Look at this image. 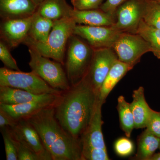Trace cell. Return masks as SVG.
<instances>
[{
	"mask_svg": "<svg viewBox=\"0 0 160 160\" xmlns=\"http://www.w3.org/2000/svg\"><path fill=\"white\" fill-rule=\"evenodd\" d=\"M98 100V95L82 79L60 95L54 106L55 116L63 129L80 141L91 121Z\"/></svg>",
	"mask_w": 160,
	"mask_h": 160,
	"instance_id": "6da1fadb",
	"label": "cell"
},
{
	"mask_svg": "<svg viewBox=\"0 0 160 160\" xmlns=\"http://www.w3.org/2000/svg\"><path fill=\"white\" fill-rule=\"evenodd\" d=\"M33 126L52 160H82V147L55 116L54 106L25 119Z\"/></svg>",
	"mask_w": 160,
	"mask_h": 160,
	"instance_id": "7a4b0ae2",
	"label": "cell"
},
{
	"mask_svg": "<svg viewBox=\"0 0 160 160\" xmlns=\"http://www.w3.org/2000/svg\"><path fill=\"white\" fill-rule=\"evenodd\" d=\"M77 24L71 17L54 21V24L46 42L25 41L23 44L34 48L43 56L52 59L65 65L66 50L69 38L73 34Z\"/></svg>",
	"mask_w": 160,
	"mask_h": 160,
	"instance_id": "3957f363",
	"label": "cell"
},
{
	"mask_svg": "<svg viewBox=\"0 0 160 160\" xmlns=\"http://www.w3.org/2000/svg\"><path fill=\"white\" fill-rule=\"evenodd\" d=\"M94 51V49L78 36L73 34L69 38L64 66L71 86L77 84L85 76Z\"/></svg>",
	"mask_w": 160,
	"mask_h": 160,
	"instance_id": "277c9868",
	"label": "cell"
},
{
	"mask_svg": "<svg viewBox=\"0 0 160 160\" xmlns=\"http://www.w3.org/2000/svg\"><path fill=\"white\" fill-rule=\"evenodd\" d=\"M28 48L30 57L29 65L32 71L55 89L62 92L69 89L71 85L62 64L43 56L33 47Z\"/></svg>",
	"mask_w": 160,
	"mask_h": 160,
	"instance_id": "5b68a950",
	"label": "cell"
},
{
	"mask_svg": "<svg viewBox=\"0 0 160 160\" xmlns=\"http://www.w3.org/2000/svg\"><path fill=\"white\" fill-rule=\"evenodd\" d=\"M0 86L23 89L36 94L59 95L63 92L52 88L33 72H25L5 67L0 68Z\"/></svg>",
	"mask_w": 160,
	"mask_h": 160,
	"instance_id": "8992f818",
	"label": "cell"
},
{
	"mask_svg": "<svg viewBox=\"0 0 160 160\" xmlns=\"http://www.w3.org/2000/svg\"><path fill=\"white\" fill-rule=\"evenodd\" d=\"M112 49L118 60L134 67L143 55L152 52L150 44L138 33L122 32L115 43Z\"/></svg>",
	"mask_w": 160,
	"mask_h": 160,
	"instance_id": "52a82bcc",
	"label": "cell"
},
{
	"mask_svg": "<svg viewBox=\"0 0 160 160\" xmlns=\"http://www.w3.org/2000/svg\"><path fill=\"white\" fill-rule=\"evenodd\" d=\"M118 60L112 48L94 49L91 63L82 79L98 95L107 75Z\"/></svg>",
	"mask_w": 160,
	"mask_h": 160,
	"instance_id": "ba28073f",
	"label": "cell"
},
{
	"mask_svg": "<svg viewBox=\"0 0 160 160\" xmlns=\"http://www.w3.org/2000/svg\"><path fill=\"white\" fill-rule=\"evenodd\" d=\"M148 0H127L119 6L115 13L116 22L112 26L122 32L137 33L146 13Z\"/></svg>",
	"mask_w": 160,
	"mask_h": 160,
	"instance_id": "9c48e42d",
	"label": "cell"
},
{
	"mask_svg": "<svg viewBox=\"0 0 160 160\" xmlns=\"http://www.w3.org/2000/svg\"><path fill=\"white\" fill-rule=\"evenodd\" d=\"M122 32L112 26H89L77 24L73 34L86 41L94 49L112 48Z\"/></svg>",
	"mask_w": 160,
	"mask_h": 160,
	"instance_id": "30bf717a",
	"label": "cell"
},
{
	"mask_svg": "<svg viewBox=\"0 0 160 160\" xmlns=\"http://www.w3.org/2000/svg\"><path fill=\"white\" fill-rule=\"evenodd\" d=\"M9 128L13 137L35 152L41 160H52L38 132L27 120H18L15 126Z\"/></svg>",
	"mask_w": 160,
	"mask_h": 160,
	"instance_id": "8fae6325",
	"label": "cell"
},
{
	"mask_svg": "<svg viewBox=\"0 0 160 160\" xmlns=\"http://www.w3.org/2000/svg\"><path fill=\"white\" fill-rule=\"evenodd\" d=\"M103 104L98 99L91 121L80 138L82 154L92 149H107L102 131L103 122L102 110Z\"/></svg>",
	"mask_w": 160,
	"mask_h": 160,
	"instance_id": "7c38bea8",
	"label": "cell"
},
{
	"mask_svg": "<svg viewBox=\"0 0 160 160\" xmlns=\"http://www.w3.org/2000/svg\"><path fill=\"white\" fill-rule=\"evenodd\" d=\"M32 17L2 20L0 26L1 40L11 49L24 43L28 37Z\"/></svg>",
	"mask_w": 160,
	"mask_h": 160,
	"instance_id": "4fadbf2b",
	"label": "cell"
},
{
	"mask_svg": "<svg viewBox=\"0 0 160 160\" xmlns=\"http://www.w3.org/2000/svg\"><path fill=\"white\" fill-rule=\"evenodd\" d=\"M60 95L36 94L23 89L8 86H0V104L6 105H17L37 101H55Z\"/></svg>",
	"mask_w": 160,
	"mask_h": 160,
	"instance_id": "5bb4252c",
	"label": "cell"
},
{
	"mask_svg": "<svg viewBox=\"0 0 160 160\" xmlns=\"http://www.w3.org/2000/svg\"><path fill=\"white\" fill-rule=\"evenodd\" d=\"M38 6L33 0H0V16L2 20L30 17Z\"/></svg>",
	"mask_w": 160,
	"mask_h": 160,
	"instance_id": "9a60e30c",
	"label": "cell"
},
{
	"mask_svg": "<svg viewBox=\"0 0 160 160\" xmlns=\"http://www.w3.org/2000/svg\"><path fill=\"white\" fill-rule=\"evenodd\" d=\"M77 24L89 26H112L115 16L100 9L78 10L72 9L70 14Z\"/></svg>",
	"mask_w": 160,
	"mask_h": 160,
	"instance_id": "2e32d148",
	"label": "cell"
},
{
	"mask_svg": "<svg viewBox=\"0 0 160 160\" xmlns=\"http://www.w3.org/2000/svg\"><path fill=\"white\" fill-rule=\"evenodd\" d=\"M57 101H37L12 105L0 104V108L18 121L27 118L43 109L54 106Z\"/></svg>",
	"mask_w": 160,
	"mask_h": 160,
	"instance_id": "e0dca14e",
	"label": "cell"
},
{
	"mask_svg": "<svg viewBox=\"0 0 160 160\" xmlns=\"http://www.w3.org/2000/svg\"><path fill=\"white\" fill-rule=\"evenodd\" d=\"M132 97V101L130 104L134 118L135 128L138 129L146 128L152 109L146 102L142 86H140L134 90Z\"/></svg>",
	"mask_w": 160,
	"mask_h": 160,
	"instance_id": "ac0fdd59",
	"label": "cell"
},
{
	"mask_svg": "<svg viewBox=\"0 0 160 160\" xmlns=\"http://www.w3.org/2000/svg\"><path fill=\"white\" fill-rule=\"evenodd\" d=\"M73 8L66 0H44L38 6L36 12L52 21L70 17Z\"/></svg>",
	"mask_w": 160,
	"mask_h": 160,
	"instance_id": "d6986e66",
	"label": "cell"
},
{
	"mask_svg": "<svg viewBox=\"0 0 160 160\" xmlns=\"http://www.w3.org/2000/svg\"><path fill=\"white\" fill-rule=\"evenodd\" d=\"M132 68L131 66L118 60L116 61L101 87L98 94L99 99L105 103L107 97L116 85Z\"/></svg>",
	"mask_w": 160,
	"mask_h": 160,
	"instance_id": "ffe728a7",
	"label": "cell"
},
{
	"mask_svg": "<svg viewBox=\"0 0 160 160\" xmlns=\"http://www.w3.org/2000/svg\"><path fill=\"white\" fill-rule=\"evenodd\" d=\"M54 24V21L35 12L32 17L28 37L25 41L36 43L46 42Z\"/></svg>",
	"mask_w": 160,
	"mask_h": 160,
	"instance_id": "44dd1931",
	"label": "cell"
},
{
	"mask_svg": "<svg viewBox=\"0 0 160 160\" xmlns=\"http://www.w3.org/2000/svg\"><path fill=\"white\" fill-rule=\"evenodd\" d=\"M160 144V138L146 129L138 138V150L134 159L149 160L159 148Z\"/></svg>",
	"mask_w": 160,
	"mask_h": 160,
	"instance_id": "7402d4cb",
	"label": "cell"
},
{
	"mask_svg": "<svg viewBox=\"0 0 160 160\" xmlns=\"http://www.w3.org/2000/svg\"><path fill=\"white\" fill-rule=\"evenodd\" d=\"M121 129L126 137L130 138L132 130L135 128L134 120L130 103L126 102L125 97L120 96L118 98L117 106Z\"/></svg>",
	"mask_w": 160,
	"mask_h": 160,
	"instance_id": "603a6c76",
	"label": "cell"
},
{
	"mask_svg": "<svg viewBox=\"0 0 160 160\" xmlns=\"http://www.w3.org/2000/svg\"><path fill=\"white\" fill-rule=\"evenodd\" d=\"M137 33L150 44L152 52L158 59H160V29L149 26L142 19L139 25Z\"/></svg>",
	"mask_w": 160,
	"mask_h": 160,
	"instance_id": "cb8c5ba5",
	"label": "cell"
},
{
	"mask_svg": "<svg viewBox=\"0 0 160 160\" xmlns=\"http://www.w3.org/2000/svg\"><path fill=\"white\" fill-rule=\"evenodd\" d=\"M143 20L149 26L160 29V3L148 0Z\"/></svg>",
	"mask_w": 160,
	"mask_h": 160,
	"instance_id": "d4e9b609",
	"label": "cell"
},
{
	"mask_svg": "<svg viewBox=\"0 0 160 160\" xmlns=\"http://www.w3.org/2000/svg\"><path fill=\"white\" fill-rule=\"evenodd\" d=\"M2 135L6 160H18L17 150L15 143L14 138L12 136L9 127L1 128Z\"/></svg>",
	"mask_w": 160,
	"mask_h": 160,
	"instance_id": "484cf974",
	"label": "cell"
},
{
	"mask_svg": "<svg viewBox=\"0 0 160 160\" xmlns=\"http://www.w3.org/2000/svg\"><path fill=\"white\" fill-rule=\"evenodd\" d=\"M9 46L1 40L0 41V60L4 64L5 67L12 70L21 71L18 67L16 61L10 53Z\"/></svg>",
	"mask_w": 160,
	"mask_h": 160,
	"instance_id": "4316f807",
	"label": "cell"
},
{
	"mask_svg": "<svg viewBox=\"0 0 160 160\" xmlns=\"http://www.w3.org/2000/svg\"><path fill=\"white\" fill-rule=\"evenodd\" d=\"M128 137L121 138L116 141L114 149L118 155L122 157H128L132 154L134 150V145Z\"/></svg>",
	"mask_w": 160,
	"mask_h": 160,
	"instance_id": "83f0119b",
	"label": "cell"
},
{
	"mask_svg": "<svg viewBox=\"0 0 160 160\" xmlns=\"http://www.w3.org/2000/svg\"><path fill=\"white\" fill-rule=\"evenodd\" d=\"M14 138L17 150L18 160H41L39 157L35 152Z\"/></svg>",
	"mask_w": 160,
	"mask_h": 160,
	"instance_id": "f1b7e54d",
	"label": "cell"
},
{
	"mask_svg": "<svg viewBox=\"0 0 160 160\" xmlns=\"http://www.w3.org/2000/svg\"><path fill=\"white\" fill-rule=\"evenodd\" d=\"M104 0H71L74 9L78 10L99 9Z\"/></svg>",
	"mask_w": 160,
	"mask_h": 160,
	"instance_id": "f546056e",
	"label": "cell"
},
{
	"mask_svg": "<svg viewBox=\"0 0 160 160\" xmlns=\"http://www.w3.org/2000/svg\"><path fill=\"white\" fill-rule=\"evenodd\" d=\"M146 129L160 138V112L152 109L146 124Z\"/></svg>",
	"mask_w": 160,
	"mask_h": 160,
	"instance_id": "4dcf8cb0",
	"label": "cell"
},
{
	"mask_svg": "<svg viewBox=\"0 0 160 160\" xmlns=\"http://www.w3.org/2000/svg\"><path fill=\"white\" fill-rule=\"evenodd\" d=\"M127 0H106L100 6V9L108 13L115 15L119 6Z\"/></svg>",
	"mask_w": 160,
	"mask_h": 160,
	"instance_id": "1f68e13d",
	"label": "cell"
},
{
	"mask_svg": "<svg viewBox=\"0 0 160 160\" xmlns=\"http://www.w3.org/2000/svg\"><path fill=\"white\" fill-rule=\"evenodd\" d=\"M18 121L6 111L0 108V128L12 127L17 124Z\"/></svg>",
	"mask_w": 160,
	"mask_h": 160,
	"instance_id": "d6a6232c",
	"label": "cell"
},
{
	"mask_svg": "<svg viewBox=\"0 0 160 160\" xmlns=\"http://www.w3.org/2000/svg\"><path fill=\"white\" fill-rule=\"evenodd\" d=\"M149 160H160V152L154 153L149 158Z\"/></svg>",
	"mask_w": 160,
	"mask_h": 160,
	"instance_id": "836d02e7",
	"label": "cell"
},
{
	"mask_svg": "<svg viewBox=\"0 0 160 160\" xmlns=\"http://www.w3.org/2000/svg\"><path fill=\"white\" fill-rule=\"evenodd\" d=\"M44 1V0H33V1H34L38 6L42 2Z\"/></svg>",
	"mask_w": 160,
	"mask_h": 160,
	"instance_id": "e575fe53",
	"label": "cell"
},
{
	"mask_svg": "<svg viewBox=\"0 0 160 160\" xmlns=\"http://www.w3.org/2000/svg\"><path fill=\"white\" fill-rule=\"evenodd\" d=\"M155 1H156L157 2H158L160 3V0H155Z\"/></svg>",
	"mask_w": 160,
	"mask_h": 160,
	"instance_id": "d590c367",
	"label": "cell"
},
{
	"mask_svg": "<svg viewBox=\"0 0 160 160\" xmlns=\"http://www.w3.org/2000/svg\"><path fill=\"white\" fill-rule=\"evenodd\" d=\"M159 149H160V144L159 148Z\"/></svg>",
	"mask_w": 160,
	"mask_h": 160,
	"instance_id": "8d00e7d4",
	"label": "cell"
}]
</instances>
